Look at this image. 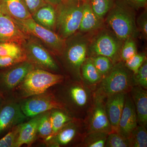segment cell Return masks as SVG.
Instances as JSON below:
<instances>
[{
  "mask_svg": "<svg viewBox=\"0 0 147 147\" xmlns=\"http://www.w3.org/2000/svg\"><path fill=\"white\" fill-rule=\"evenodd\" d=\"M81 0H63L55 6V32L66 39L79 30L83 13Z\"/></svg>",
  "mask_w": 147,
  "mask_h": 147,
  "instance_id": "cell-4",
  "label": "cell"
},
{
  "mask_svg": "<svg viewBox=\"0 0 147 147\" xmlns=\"http://www.w3.org/2000/svg\"><path fill=\"white\" fill-rule=\"evenodd\" d=\"M90 38L79 32L65 39L62 53L60 55L66 70L76 81H81V67L87 58Z\"/></svg>",
  "mask_w": 147,
  "mask_h": 147,
  "instance_id": "cell-2",
  "label": "cell"
},
{
  "mask_svg": "<svg viewBox=\"0 0 147 147\" xmlns=\"http://www.w3.org/2000/svg\"><path fill=\"white\" fill-rule=\"evenodd\" d=\"M63 0H44L46 3L50 4L54 6H56L61 2Z\"/></svg>",
  "mask_w": 147,
  "mask_h": 147,
  "instance_id": "cell-40",
  "label": "cell"
},
{
  "mask_svg": "<svg viewBox=\"0 0 147 147\" xmlns=\"http://www.w3.org/2000/svg\"><path fill=\"white\" fill-rule=\"evenodd\" d=\"M136 24L139 32H140L144 37H147V10H145L137 18Z\"/></svg>",
  "mask_w": 147,
  "mask_h": 147,
  "instance_id": "cell-36",
  "label": "cell"
},
{
  "mask_svg": "<svg viewBox=\"0 0 147 147\" xmlns=\"http://www.w3.org/2000/svg\"><path fill=\"white\" fill-rule=\"evenodd\" d=\"M14 20L25 32L39 40L54 54L59 56L62 53L65 39L55 32L40 26L32 18L24 20Z\"/></svg>",
  "mask_w": 147,
  "mask_h": 147,
  "instance_id": "cell-8",
  "label": "cell"
},
{
  "mask_svg": "<svg viewBox=\"0 0 147 147\" xmlns=\"http://www.w3.org/2000/svg\"><path fill=\"white\" fill-rule=\"evenodd\" d=\"M133 76L123 62L114 64L112 69L102 77L95 94L105 98L120 93H125L132 87Z\"/></svg>",
  "mask_w": 147,
  "mask_h": 147,
  "instance_id": "cell-6",
  "label": "cell"
},
{
  "mask_svg": "<svg viewBox=\"0 0 147 147\" xmlns=\"http://www.w3.org/2000/svg\"><path fill=\"white\" fill-rule=\"evenodd\" d=\"M104 19L97 16L92 9L89 0L83 1V13L79 26V32L86 33L102 28Z\"/></svg>",
  "mask_w": 147,
  "mask_h": 147,
  "instance_id": "cell-18",
  "label": "cell"
},
{
  "mask_svg": "<svg viewBox=\"0 0 147 147\" xmlns=\"http://www.w3.org/2000/svg\"><path fill=\"white\" fill-rule=\"evenodd\" d=\"M63 75L34 68L28 73L11 95L19 100L41 94L63 82Z\"/></svg>",
  "mask_w": 147,
  "mask_h": 147,
  "instance_id": "cell-3",
  "label": "cell"
},
{
  "mask_svg": "<svg viewBox=\"0 0 147 147\" xmlns=\"http://www.w3.org/2000/svg\"><path fill=\"white\" fill-rule=\"evenodd\" d=\"M0 56L15 58L21 61L27 60L23 45L12 42H0Z\"/></svg>",
  "mask_w": 147,
  "mask_h": 147,
  "instance_id": "cell-24",
  "label": "cell"
},
{
  "mask_svg": "<svg viewBox=\"0 0 147 147\" xmlns=\"http://www.w3.org/2000/svg\"><path fill=\"white\" fill-rule=\"evenodd\" d=\"M32 18L40 26L55 32L56 12L54 6L46 4L32 15Z\"/></svg>",
  "mask_w": 147,
  "mask_h": 147,
  "instance_id": "cell-22",
  "label": "cell"
},
{
  "mask_svg": "<svg viewBox=\"0 0 147 147\" xmlns=\"http://www.w3.org/2000/svg\"><path fill=\"white\" fill-rule=\"evenodd\" d=\"M137 53V44L134 38H129L125 39L121 49V59L125 62Z\"/></svg>",
  "mask_w": 147,
  "mask_h": 147,
  "instance_id": "cell-31",
  "label": "cell"
},
{
  "mask_svg": "<svg viewBox=\"0 0 147 147\" xmlns=\"http://www.w3.org/2000/svg\"><path fill=\"white\" fill-rule=\"evenodd\" d=\"M105 146L106 147H129L128 139L124 138L117 132L112 131L108 134Z\"/></svg>",
  "mask_w": 147,
  "mask_h": 147,
  "instance_id": "cell-33",
  "label": "cell"
},
{
  "mask_svg": "<svg viewBox=\"0 0 147 147\" xmlns=\"http://www.w3.org/2000/svg\"><path fill=\"white\" fill-rule=\"evenodd\" d=\"M50 110L42 113L37 129V139L45 144L51 139L53 130L50 118Z\"/></svg>",
  "mask_w": 147,
  "mask_h": 147,
  "instance_id": "cell-26",
  "label": "cell"
},
{
  "mask_svg": "<svg viewBox=\"0 0 147 147\" xmlns=\"http://www.w3.org/2000/svg\"><path fill=\"white\" fill-rule=\"evenodd\" d=\"M28 9L33 15L39 8L46 4L44 0H24Z\"/></svg>",
  "mask_w": 147,
  "mask_h": 147,
  "instance_id": "cell-37",
  "label": "cell"
},
{
  "mask_svg": "<svg viewBox=\"0 0 147 147\" xmlns=\"http://www.w3.org/2000/svg\"><path fill=\"white\" fill-rule=\"evenodd\" d=\"M105 98L95 95L94 102L90 111L88 120L89 131L112 132V128L106 114Z\"/></svg>",
  "mask_w": 147,
  "mask_h": 147,
  "instance_id": "cell-13",
  "label": "cell"
},
{
  "mask_svg": "<svg viewBox=\"0 0 147 147\" xmlns=\"http://www.w3.org/2000/svg\"><path fill=\"white\" fill-rule=\"evenodd\" d=\"M78 125L73 120L61 129L55 136L45 144L49 146H66L75 139L78 132Z\"/></svg>",
  "mask_w": 147,
  "mask_h": 147,
  "instance_id": "cell-21",
  "label": "cell"
},
{
  "mask_svg": "<svg viewBox=\"0 0 147 147\" xmlns=\"http://www.w3.org/2000/svg\"><path fill=\"white\" fill-rule=\"evenodd\" d=\"M108 134L104 131L89 132L84 139V144L88 147H105Z\"/></svg>",
  "mask_w": 147,
  "mask_h": 147,
  "instance_id": "cell-28",
  "label": "cell"
},
{
  "mask_svg": "<svg viewBox=\"0 0 147 147\" xmlns=\"http://www.w3.org/2000/svg\"><path fill=\"white\" fill-rule=\"evenodd\" d=\"M21 62L23 61L15 58L0 56V69L8 68Z\"/></svg>",
  "mask_w": 147,
  "mask_h": 147,
  "instance_id": "cell-38",
  "label": "cell"
},
{
  "mask_svg": "<svg viewBox=\"0 0 147 147\" xmlns=\"http://www.w3.org/2000/svg\"><path fill=\"white\" fill-rule=\"evenodd\" d=\"M133 83L136 86L141 87L144 89L147 88V62L146 60L138 71L133 74Z\"/></svg>",
  "mask_w": 147,
  "mask_h": 147,
  "instance_id": "cell-35",
  "label": "cell"
},
{
  "mask_svg": "<svg viewBox=\"0 0 147 147\" xmlns=\"http://www.w3.org/2000/svg\"><path fill=\"white\" fill-rule=\"evenodd\" d=\"M23 46L27 60L32 64L36 68L54 73L59 71V65L53 56L36 38L30 35Z\"/></svg>",
  "mask_w": 147,
  "mask_h": 147,
  "instance_id": "cell-9",
  "label": "cell"
},
{
  "mask_svg": "<svg viewBox=\"0 0 147 147\" xmlns=\"http://www.w3.org/2000/svg\"><path fill=\"white\" fill-rule=\"evenodd\" d=\"M20 104L23 113L29 118L53 109L65 110L50 88L41 94L21 99Z\"/></svg>",
  "mask_w": 147,
  "mask_h": 147,
  "instance_id": "cell-11",
  "label": "cell"
},
{
  "mask_svg": "<svg viewBox=\"0 0 147 147\" xmlns=\"http://www.w3.org/2000/svg\"><path fill=\"white\" fill-rule=\"evenodd\" d=\"M50 118L53 130L51 138L67 124L73 120L65 110L60 109L50 110Z\"/></svg>",
  "mask_w": 147,
  "mask_h": 147,
  "instance_id": "cell-23",
  "label": "cell"
},
{
  "mask_svg": "<svg viewBox=\"0 0 147 147\" xmlns=\"http://www.w3.org/2000/svg\"><path fill=\"white\" fill-rule=\"evenodd\" d=\"M126 97L125 93H120L107 97L105 108L112 131L117 132L119 121L121 116Z\"/></svg>",
  "mask_w": 147,
  "mask_h": 147,
  "instance_id": "cell-16",
  "label": "cell"
},
{
  "mask_svg": "<svg viewBox=\"0 0 147 147\" xmlns=\"http://www.w3.org/2000/svg\"><path fill=\"white\" fill-rule=\"evenodd\" d=\"M137 126V113L134 102L131 98L126 96L123 110L119 121L117 133L128 139Z\"/></svg>",
  "mask_w": 147,
  "mask_h": 147,
  "instance_id": "cell-15",
  "label": "cell"
},
{
  "mask_svg": "<svg viewBox=\"0 0 147 147\" xmlns=\"http://www.w3.org/2000/svg\"><path fill=\"white\" fill-rule=\"evenodd\" d=\"M65 84L55 90L50 89L63 105L66 112L69 115L76 114L88 105L90 98L89 90L78 81Z\"/></svg>",
  "mask_w": 147,
  "mask_h": 147,
  "instance_id": "cell-5",
  "label": "cell"
},
{
  "mask_svg": "<svg viewBox=\"0 0 147 147\" xmlns=\"http://www.w3.org/2000/svg\"><path fill=\"white\" fill-rule=\"evenodd\" d=\"M34 68L32 64L26 60L0 69V92L5 98L11 95L28 73Z\"/></svg>",
  "mask_w": 147,
  "mask_h": 147,
  "instance_id": "cell-12",
  "label": "cell"
},
{
  "mask_svg": "<svg viewBox=\"0 0 147 147\" xmlns=\"http://www.w3.org/2000/svg\"><path fill=\"white\" fill-rule=\"evenodd\" d=\"M30 37L13 18L0 13V42H14L23 45Z\"/></svg>",
  "mask_w": 147,
  "mask_h": 147,
  "instance_id": "cell-14",
  "label": "cell"
},
{
  "mask_svg": "<svg viewBox=\"0 0 147 147\" xmlns=\"http://www.w3.org/2000/svg\"><path fill=\"white\" fill-rule=\"evenodd\" d=\"M1 12L13 19L24 20L32 18L24 0H1Z\"/></svg>",
  "mask_w": 147,
  "mask_h": 147,
  "instance_id": "cell-19",
  "label": "cell"
},
{
  "mask_svg": "<svg viewBox=\"0 0 147 147\" xmlns=\"http://www.w3.org/2000/svg\"><path fill=\"white\" fill-rule=\"evenodd\" d=\"M29 119L21 110L20 100L12 95L5 97L0 106V139L14 127Z\"/></svg>",
  "mask_w": 147,
  "mask_h": 147,
  "instance_id": "cell-10",
  "label": "cell"
},
{
  "mask_svg": "<svg viewBox=\"0 0 147 147\" xmlns=\"http://www.w3.org/2000/svg\"><path fill=\"white\" fill-rule=\"evenodd\" d=\"M89 1L95 13L104 19L114 5L115 0H89Z\"/></svg>",
  "mask_w": 147,
  "mask_h": 147,
  "instance_id": "cell-29",
  "label": "cell"
},
{
  "mask_svg": "<svg viewBox=\"0 0 147 147\" xmlns=\"http://www.w3.org/2000/svg\"><path fill=\"white\" fill-rule=\"evenodd\" d=\"M123 42L111 30L102 28L90 40L87 55L90 57L98 55L108 57L114 64L121 59Z\"/></svg>",
  "mask_w": 147,
  "mask_h": 147,
  "instance_id": "cell-7",
  "label": "cell"
},
{
  "mask_svg": "<svg viewBox=\"0 0 147 147\" xmlns=\"http://www.w3.org/2000/svg\"><path fill=\"white\" fill-rule=\"evenodd\" d=\"M129 5L135 9L146 7L147 5V0H124Z\"/></svg>",
  "mask_w": 147,
  "mask_h": 147,
  "instance_id": "cell-39",
  "label": "cell"
},
{
  "mask_svg": "<svg viewBox=\"0 0 147 147\" xmlns=\"http://www.w3.org/2000/svg\"><path fill=\"white\" fill-rule=\"evenodd\" d=\"M146 60V57L145 53H137L125 62V64L129 70L132 71L133 74H135Z\"/></svg>",
  "mask_w": 147,
  "mask_h": 147,
  "instance_id": "cell-34",
  "label": "cell"
},
{
  "mask_svg": "<svg viewBox=\"0 0 147 147\" xmlns=\"http://www.w3.org/2000/svg\"><path fill=\"white\" fill-rule=\"evenodd\" d=\"M131 94L137 113V123L146 127L147 124V92L136 86L131 88Z\"/></svg>",
  "mask_w": 147,
  "mask_h": 147,
  "instance_id": "cell-20",
  "label": "cell"
},
{
  "mask_svg": "<svg viewBox=\"0 0 147 147\" xmlns=\"http://www.w3.org/2000/svg\"><path fill=\"white\" fill-rule=\"evenodd\" d=\"M1 13V0H0V13Z\"/></svg>",
  "mask_w": 147,
  "mask_h": 147,
  "instance_id": "cell-42",
  "label": "cell"
},
{
  "mask_svg": "<svg viewBox=\"0 0 147 147\" xmlns=\"http://www.w3.org/2000/svg\"><path fill=\"white\" fill-rule=\"evenodd\" d=\"M5 98L3 95L0 92V106L1 105L3 101L4 100Z\"/></svg>",
  "mask_w": 147,
  "mask_h": 147,
  "instance_id": "cell-41",
  "label": "cell"
},
{
  "mask_svg": "<svg viewBox=\"0 0 147 147\" xmlns=\"http://www.w3.org/2000/svg\"><path fill=\"white\" fill-rule=\"evenodd\" d=\"M82 1H86V0H81Z\"/></svg>",
  "mask_w": 147,
  "mask_h": 147,
  "instance_id": "cell-43",
  "label": "cell"
},
{
  "mask_svg": "<svg viewBox=\"0 0 147 147\" xmlns=\"http://www.w3.org/2000/svg\"><path fill=\"white\" fill-rule=\"evenodd\" d=\"M21 124L14 127L0 139V147H15Z\"/></svg>",
  "mask_w": 147,
  "mask_h": 147,
  "instance_id": "cell-32",
  "label": "cell"
},
{
  "mask_svg": "<svg viewBox=\"0 0 147 147\" xmlns=\"http://www.w3.org/2000/svg\"><path fill=\"white\" fill-rule=\"evenodd\" d=\"M81 71L82 79L90 85L100 83L102 79V76L96 68L90 57L84 61Z\"/></svg>",
  "mask_w": 147,
  "mask_h": 147,
  "instance_id": "cell-25",
  "label": "cell"
},
{
  "mask_svg": "<svg viewBox=\"0 0 147 147\" xmlns=\"http://www.w3.org/2000/svg\"><path fill=\"white\" fill-rule=\"evenodd\" d=\"M128 139L129 147H146L147 132L146 127L140 125L136 127Z\"/></svg>",
  "mask_w": 147,
  "mask_h": 147,
  "instance_id": "cell-27",
  "label": "cell"
},
{
  "mask_svg": "<svg viewBox=\"0 0 147 147\" xmlns=\"http://www.w3.org/2000/svg\"><path fill=\"white\" fill-rule=\"evenodd\" d=\"M90 57L102 78L110 72L114 65L111 60L105 56L98 55Z\"/></svg>",
  "mask_w": 147,
  "mask_h": 147,
  "instance_id": "cell-30",
  "label": "cell"
},
{
  "mask_svg": "<svg viewBox=\"0 0 147 147\" xmlns=\"http://www.w3.org/2000/svg\"><path fill=\"white\" fill-rule=\"evenodd\" d=\"M64 1H65V0H64Z\"/></svg>",
  "mask_w": 147,
  "mask_h": 147,
  "instance_id": "cell-44",
  "label": "cell"
},
{
  "mask_svg": "<svg viewBox=\"0 0 147 147\" xmlns=\"http://www.w3.org/2000/svg\"><path fill=\"white\" fill-rule=\"evenodd\" d=\"M135 9L124 0H115L114 5L106 16L110 30L119 38H136L139 32L136 24Z\"/></svg>",
  "mask_w": 147,
  "mask_h": 147,
  "instance_id": "cell-1",
  "label": "cell"
},
{
  "mask_svg": "<svg viewBox=\"0 0 147 147\" xmlns=\"http://www.w3.org/2000/svg\"><path fill=\"white\" fill-rule=\"evenodd\" d=\"M42 114L30 118L21 124L18 139L15 147L26 145L31 146L37 139V129Z\"/></svg>",
  "mask_w": 147,
  "mask_h": 147,
  "instance_id": "cell-17",
  "label": "cell"
}]
</instances>
